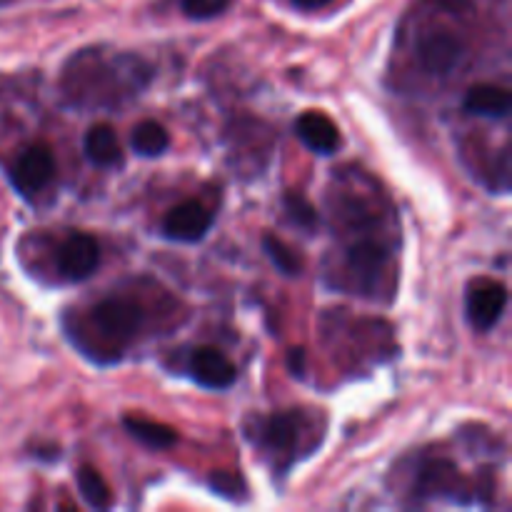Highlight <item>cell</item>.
Returning <instances> with one entry per match:
<instances>
[{"instance_id":"cell-17","label":"cell","mask_w":512,"mask_h":512,"mask_svg":"<svg viewBox=\"0 0 512 512\" xmlns=\"http://www.w3.org/2000/svg\"><path fill=\"white\" fill-rule=\"evenodd\" d=\"M263 250L278 273L288 275V278H298V275L303 273V260H300V255L295 253L288 243H283L280 238H275V235H265Z\"/></svg>"},{"instance_id":"cell-22","label":"cell","mask_w":512,"mask_h":512,"mask_svg":"<svg viewBox=\"0 0 512 512\" xmlns=\"http://www.w3.org/2000/svg\"><path fill=\"white\" fill-rule=\"evenodd\" d=\"M330 3H333V0H293V5L298 10H320Z\"/></svg>"},{"instance_id":"cell-12","label":"cell","mask_w":512,"mask_h":512,"mask_svg":"<svg viewBox=\"0 0 512 512\" xmlns=\"http://www.w3.org/2000/svg\"><path fill=\"white\" fill-rule=\"evenodd\" d=\"M465 113L480 115V118H508L512 98L505 88L493 83H478L465 93Z\"/></svg>"},{"instance_id":"cell-13","label":"cell","mask_w":512,"mask_h":512,"mask_svg":"<svg viewBox=\"0 0 512 512\" xmlns=\"http://www.w3.org/2000/svg\"><path fill=\"white\" fill-rule=\"evenodd\" d=\"M85 158L98 168H118L123 163V148L115 135V130L108 123H98L85 133L83 140Z\"/></svg>"},{"instance_id":"cell-4","label":"cell","mask_w":512,"mask_h":512,"mask_svg":"<svg viewBox=\"0 0 512 512\" xmlns=\"http://www.w3.org/2000/svg\"><path fill=\"white\" fill-rule=\"evenodd\" d=\"M415 495L420 498H448L458 503H473V493L465 488L463 475L450 460L433 458L420 468Z\"/></svg>"},{"instance_id":"cell-15","label":"cell","mask_w":512,"mask_h":512,"mask_svg":"<svg viewBox=\"0 0 512 512\" xmlns=\"http://www.w3.org/2000/svg\"><path fill=\"white\" fill-rule=\"evenodd\" d=\"M170 135L158 120H140L133 130H130V148L133 153L143 155V158H158L168 150Z\"/></svg>"},{"instance_id":"cell-1","label":"cell","mask_w":512,"mask_h":512,"mask_svg":"<svg viewBox=\"0 0 512 512\" xmlns=\"http://www.w3.org/2000/svg\"><path fill=\"white\" fill-rule=\"evenodd\" d=\"M90 323L95 325L98 335L115 348H125L133 343L135 335L143 330L145 310L143 305L135 303L130 298H120V295H110V298L98 300L90 308Z\"/></svg>"},{"instance_id":"cell-8","label":"cell","mask_w":512,"mask_h":512,"mask_svg":"<svg viewBox=\"0 0 512 512\" xmlns=\"http://www.w3.org/2000/svg\"><path fill=\"white\" fill-rule=\"evenodd\" d=\"M465 55V43L450 30H430L418 40V60L430 75H448Z\"/></svg>"},{"instance_id":"cell-21","label":"cell","mask_w":512,"mask_h":512,"mask_svg":"<svg viewBox=\"0 0 512 512\" xmlns=\"http://www.w3.org/2000/svg\"><path fill=\"white\" fill-rule=\"evenodd\" d=\"M288 365H290V373H293L295 378H303V370H305V353H303V348L290 350Z\"/></svg>"},{"instance_id":"cell-3","label":"cell","mask_w":512,"mask_h":512,"mask_svg":"<svg viewBox=\"0 0 512 512\" xmlns=\"http://www.w3.org/2000/svg\"><path fill=\"white\" fill-rule=\"evenodd\" d=\"M55 175V158L53 150L45 143H35L25 148L23 153L15 158L13 168H10V183L18 190L23 198H33L40 190L50 185Z\"/></svg>"},{"instance_id":"cell-18","label":"cell","mask_w":512,"mask_h":512,"mask_svg":"<svg viewBox=\"0 0 512 512\" xmlns=\"http://www.w3.org/2000/svg\"><path fill=\"white\" fill-rule=\"evenodd\" d=\"M283 205H285V213H288V220L295 225V228L303 230V233L308 235L318 230L320 218L308 198H303L300 193H293V190H290V193H285Z\"/></svg>"},{"instance_id":"cell-14","label":"cell","mask_w":512,"mask_h":512,"mask_svg":"<svg viewBox=\"0 0 512 512\" xmlns=\"http://www.w3.org/2000/svg\"><path fill=\"white\" fill-rule=\"evenodd\" d=\"M123 428L128 430V435H133L138 443H143L145 448L153 450H168L178 443V433H175L170 425L155 423V420L145 418H123Z\"/></svg>"},{"instance_id":"cell-10","label":"cell","mask_w":512,"mask_h":512,"mask_svg":"<svg viewBox=\"0 0 512 512\" xmlns=\"http://www.w3.org/2000/svg\"><path fill=\"white\" fill-rule=\"evenodd\" d=\"M190 378L205 390H228L235 383V365L218 348L200 345L190 353Z\"/></svg>"},{"instance_id":"cell-11","label":"cell","mask_w":512,"mask_h":512,"mask_svg":"<svg viewBox=\"0 0 512 512\" xmlns=\"http://www.w3.org/2000/svg\"><path fill=\"white\" fill-rule=\"evenodd\" d=\"M295 133L303 140L305 148L313 150V153L318 155L338 153L340 143H343L338 125H335L328 115L320 113V110H308V113L300 115V118L295 120Z\"/></svg>"},{"instance_id":"cell-19","label":"cell","mask_w":512,"mask_h":512,"mask_svg":"<svg viewBox=\"0 0 512 512\" xmlns=\"http://www.w3.org/2000/svg\"><path fill=\"white\" fill-rule=\"evenodd\" d=\"M210 488H213V493L223 495L228 500H238V503L245 500V493H248L243 478L235 473H225V470H218V473L210 475Z\"/></svg>"},{"instance_id":"cell-16","label":"cell","mask_w":512,"mask_h":512,"mask_svg":"<svg viewBox=\"0 0 512 512\" xmlns=\"http://www.w3.org/2000/svg\"><path fill=\"white\" fill-rule=\"evenodd\" d=\"M78 490L85 503L95 510H105L113 503V493H110L108 483L93 465H80L78 468Z\"/></svg>"},{"instance_id":"cell-6","label":"cell","mask_w":512,"mask_h":512,"mask_svg":"<svg viewBox=\"0 0 512 512\" xmlns=\"http://www.w3.org/2000/svg\"><path fill=\"white\" fill-rule=\"evenodd\" d=\"M55 265L63 278L80 283L88 280L100 265V245L88 233H70L55 253Z\"/></svg>"},{"instance_id":"cell-2","label":"cell","mask_w":512,"mask_h":512,"mask_svg":"<svg viewBox=\"0 0 512 512\" xmlns=\"http://www.w3.org/2000/svg\"><path fill=\"white\" fill-rule=\"evenodd\" d=\"M303 428V413H298V410H283V413H273L263 420H255L253 433L248 438L255 440V445L263 453L273 455V458H283L285 465H288L293 460L300 438H303Z\"/></svg>"},{"instance_id":"cell-5","label":"cell","mask_w":512,"mask_h":512,"mask_svg":"<svg viewBox=\"0 0 512 512\" xmlns=\"http://www.w3.org/2000/svg\"><path fill=\"white\" fill-rule=\"evenodd\" d=\"M390 260V248L383 240L363 238L355 240L348 250H345V265H348V275L353 280V288L370 293L375 288V280L385 270Z\"/></svg>"},{"instance_id":"cell-9","label":"cell","mask_w":512,"mask_h":512,"mask_svg":"<svg viewBox=\"0 0 512 512\" xmlns=\"http://www.w3.org/2000/svg\"><path fill=\"white\" fill-rule=\"evenodd\" d=\"M213 213L200 200H183L173 205L163 220V235L175 243H198L208 235Z\"/></svg>"},{"instance_id":"cell-7","label":"cell","mask_w":512,"mask_h":512,"mask_svg":"<svg viewBox=\"0 0 512 512\" xmlns=\"http://www.w3.org/2000/svg\"><path fill=\"white\" fill-rule=\"evenodd\" d=\"M505 305H508V288L503 283L480 280V283L470 285L468 298H465V313L478 333H488L503 318Z\"/></svg>"},{"instance_id":"cell-23","label":"cell","mask_w":512,"mask_h":512,"mask_svg":"<svg viewBox=\"0 0 512 512\" xmlns=\"http://www.w3.org/2000/svg\"><path fill=\"white\" fill-rule=\"evenodd\" d=\"M0 3H5V0H0Z\"/></svg>"},{"instance_id":"cell-20","label":"cell","mask_w":512,"mask_h":512,"mask_svg":"<svg viewBox=\"0 0 512 512\" xmlns=\"http://www.w3.org/2000/svg\"><path fill=\"white\" fill-rule=\"evenodd\" d=\"M230 5V0H180V8L188 18L193 20H210L218 18L220 13H225Z\"/></svg>"}]
</instances>
